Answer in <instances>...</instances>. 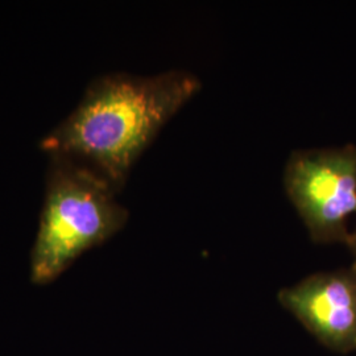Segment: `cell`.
Wrapping results in <instances>:
<instances>
[{
  "label": "cell",
  "mask_w": 356,
  "mask_h": 356,
  "mask_svg": "<svg viewBox=\"0 0 356 356\" xmlns=\"http://www.w3.org/2000/svg\"><path fill=\"white\" fill-rule=\"evenodd\" d=\"M201 88L200 78L186 70L97 78L40 148L89 168L118 191L161 127Z\"/></svg>",
  "instance_id": "cell-1"
},
{
  "label": "cell",
  "mask_w": 356,
  "mask_h": 356,
  "mask_svg": "<svg viewBox=\"0 0 356 356\" xmlns=\"http://www.w3.org/2000/svg\"><path fill=\"white\" fill-rule=\"evenodd\" d=\"M48 156L45 197L32 254L36 282L53 280L78 254L122 229L128 218L104 178L64 154Z\"/></svg>",
  "instance_id": "cell-2"
},
{
  "label": "cell",
  "mask_w": 356,
  "mask_h": 356,
  "mask_svg": "<svg viewBox=\"0 0 356 356\" xmlns=\"http://www.w3.org/2000/svg\"><path fill=\"white\" fill-rule=\"evenodd\" d=\"M284 185L313 242L346 243L356 213V144L293 152Z\"/></svg>",
  "instance_id": "cell-3"
},
{
  "label": "cell",
  "mask_w": 356,
  "mask_h": 356,
  "mask_svg": "<svg viewBox=\"0 0 356 356\" xmlns=\"http://www.w3.org/2000/svg\"><path fill=\"white\" fill-rule=\"evenodd\" d=\"M319 342L338 353L356 351V264L306 277L279 294Z\"/></svg>",
  "instance_id": "cell-4"
},
{
  "label": "cell",
  "mask_w": 356,
  "mask_h": 356,
  "mask_svg": "<svg viewBox=\"0 0 356 356\" xmlns=\"http://www.w3.org/2000/svg\"><path fill=\"white\" fill-rule=\"evenodd\" d=\"M346 244L348 245L351 254L354 256V259H355L354 263L356 264V227L353 232H350V235H348V238H347V241H346Z\"/></svg>",
  "instance_id": "cell-5"
}]
</instances>
